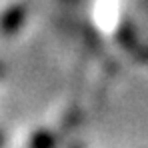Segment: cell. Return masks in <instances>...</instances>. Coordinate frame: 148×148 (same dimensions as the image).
<instances>
[{
  "mask_svg": "<svg viewBox=\"0 0 148 148\" xmlns=\"http://www.w3.org/2000/svg\"><path fill=\"white\" fill-rule=\"evenodd\" d=\"M24 6H14V8H10L4 16H2V22H0V30L4 32V34H12V32H16L22 22H24Z\"/></svg>",
  "mask_w": 148,
  "mask_h": 148,
  "instance_id": "obj_1",
  "label": "cell"
}]
</instances>
